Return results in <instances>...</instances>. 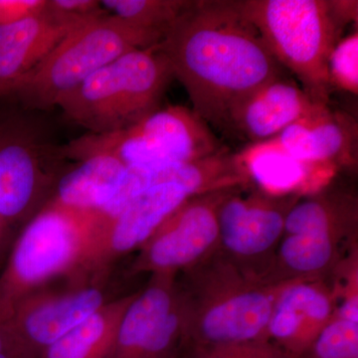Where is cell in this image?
Segmentation results:
<instances>
[{
    "label": "cell",
    "instance_id": "cell-1",
    "mask_svg": "<svg viewBox=\"0 0 358 358\" xmlns=\"http://www.w3.org/2000/svg\"><path fill=\"white\" fill-rule=\"evenodd\" d=\"M159 50L207 124L228 129L233 108L282 74L239 0H192Z\"/></svg>",
    "mask_w": 358,
    "mask_h": 358
},
{
    "label": "cell",
    "instance_id": "cell-2",
    "mask_svg": "<svg viewBox=\"0 0 358 358\" xmlns=\"http://www.w3.org/2000/svg\"><path fill=\"white\" fill-rule=\"evenodd\" d=\"M291 282L250 277L216 250L178 275L185 310V348L268 341L275 301Z\"/></svg>",
    "mask_w": 358,
    "mask_h": 358
},
{
    "label": "cell",
    "instance_id": "cell-3",
    "mask_svg": "<svg viewBox=\"0 0 358 358\" xmlns=\"http://www.w3.org/2000/svg\"><path fill=\"white\" fill-rule=\"evenodd\" d=\"M174 79L159 44L120 56L57 103L63 115L90 134L129 128L160 109Z\"/></svg>",
    "mask_w": 358,
    "mask_h": 358
},
{
    "label": "cell",
    "instance_id": "cell-4",
    "mask_svg": "<svg viewBox=\"0 0 358 358\" xmlns=\"http://www.w3.org/2000/svg\"><path fill=\"white\" fill-rule=\"evenodd\" d=\"M240 7L282 67L313 102L329 105V60L345 26L329 0H239Z\"/></svg>",
    "mask_w": 358,
    "mask_h": 358
},
{
    "label": "cell",
    "instance_id": "cell-5",
    "mask_svg": "<svg viewBox=\"0 0 358 358\" xmlns=\"http://www.w3.org/2000/svg\"><path fill=\"white\" fill-rule=\"evenodd\" d=\"M162 34L108 14L73 30L3 98L31 110L55 107L60 99L120 56L159 43ZM1 99V98H0Z\"/></svg>",
    "mask_w": 358,
    "mask_h": 358
},
{
    "label": "cell",
    "instance_id": "cell-6",
    "mask_svg": "<svg viewBox=\"0 0 358 358\" xmlns=\"http://www.w3.org/2000/svg\"><path fill=\"white\" fill-rule=\"evenodd\" d=\"M91 224L92 212L49 202L17 233L0 273V322L28 294L74 272Z\"/></svg>",
    "mask_w": 358,
    "mask_h": 358
},
{
    "label": "cell",
    "instance_id": "cell-7",
    "mask_svg": "<svg viewBox=\"0 0 358 358\" xmlns=\"http://www.w3.org/2000/svg\"><path fill=\"white\" fill-rule=\"evenodd\" d=\"M218 138L193 110L160 108L134 126L108 134H86L65 145L66 157L80 162L109 155L128 167H160L218 154Z\"/></svg>",
    "mask_w": 358,
    "mask_h": 358
},
{
    "label": "cell",
    "instance_id": "cell-8",
    "mask_svg": "<svg viewBox=\"0 0 358 358\" xmlns=\"http://www.w3.org/2000/svg\"><path fill=\"white\" fill-rule=\"evenodd\" d=\"M58 148L20 115L0 114V216L15 232L50 202L61 174Z\"/></svg>",
    "mask_w": 358,
    "mask_h": 358
},
{
    "label": "cell",
    "instance_id": "cell-9",
    "mask_svg": "<svg viewBox=\"0 0 358 358\" xmlns=\"http://www.w3.org/2000/svg\"><path fill=\"white\" fill-rule=\"evenodd\" d=\"M301 199L271 194L253 182L233 187L219 208L217 251L245 274L267 282L287 216Z\"/></svg>",
    "mask_w": 358,
    "mask_h": 358
},
{
    "label": "cell",
    "instance_id": "cell-10",
    "mask_svg": "<svg viewBox=\"0 0 358 358\" xmlns=\"http://www.w3.org/2000/svg\"><path fill=\"white\" fill-rule=\"evenodd\" d=\"M32 292L4 322L22 358H40L45 350L81 324L113 296L110 275L61 278Z\"/></svg>",
    "mask_w": 358,
    "mask_h": 358
},
{
    "label": "cell",
    "instance_id": "cell-11",
    "mask_svg": "<svg viewBox=\"0 0 358 358\" xmlns=\"http://www.w3.org/2000/svg\"><path fill=\"white\" fill-rule=\"evenodd\" d=\"M192 197L182 186L164 183L138 193L110 217H100L92 212L89 240L71 275L92 277L112 274L117 260L138 251L155 230Z\"/></svg>",
    "mask_w": 358,
    "mask_h": 358
},
{
    "label": "cell",
    "instance_id": "cell-12",
    "mask_svg": "<svg viewBox=\"0 0 358 358\" xmlns=\"http://www.w3.org/2000/svg\"><path fill=\"white\" fill-rule=\"evenodd\" d=\"M232 188L186 200L138 250L127 275H178L213 254L219 243V208Z\"/></svg>",
    "mask_w": 358,
    "mask_h": 358
},
{
    "label": "cell",
    "instance_id": "cell-13",
    "mask_svg": "<svg viewBox=\"0 0 358 358\" xmlns=\"http://www.w3.org/2000/svg\"><path fill=\"white\" fill-rule=\"evenodd\" d=\"M185 341L178 275H152L127 308L108 358H179Z\"/></svg>",
    "mask_w": 358,
    "mask_h": 358
},
{
    "label": "cell",
    "instance_id": "cell-14",
    "mask_svg": "<svg viewBox=\"0 0 358 358\" xmlns=\"http://www.w3.org/2000/svg\"><path fill=\"white\" fill-rule=\"evenodd\" d=\"M336 294L326 279L296 280L282 289L268 320L267 338L300 358L333 317Z\"/></svg>",
    "mask_w": 358,
    "mask_h": 358
},
{
    "label": "cell",
    "instance_id": "cell-15",
    "mask_svg": "<svg viewBox=\"0 0 358 358\" xmlns=\"http://www.w3.org/2000/svg\"><path fill=\"white\" fill-rule=\"evenodd\" d=\"M237 155L252 182L275 195L305 197L322 192L339 169L329 162L299 159L275 138L251 143Z\"/></svg>",
    "mask_w": 358,
    "mask_h": 358
},
{
    "label": "cell",
    "instance_id": "cell-16",
    "mask_svg": "<svg viewBox=\"0 0 358 358\" xmlns=\"http://www.w3.org/2000/svg\"><path fill=\"white\" fill-rule=\"evenodd\" d=\"M315 105L300 85L281 75L257 88L233 108L228 129L241 134L252 143L271 140Z\"/></svg>",
    "mask_w": 358,
    "mask_h": 358
},
{
    "label": "cell",
    "instance_id": "cell-17",
    "mask_svg": "<svg viewBox=\"0 0 358 358\" xmlns=\"http://www.w3.org/2000/svg\"><path fill=\"white\" fill-rule=\"evenodd\" d=\"M83 25L61 20L47 4L38 14L0 25V98L37 67L70 32Z\"/></svg>",
    "mask_w": 358,
    "mask_h": 358
},
{
    "label": "cell",
    "instance_id": "cell-18",
    "mask_svg": "<svg viewBox=\"0 0 358 358\" xmlns=\"http://www.w3.org/2000/svg\"><path fill=\"white\" fill-rule=\"evenodd\" d=\"M275 138L289 154L308 162L339 167L353 164L357 157V122L329 105L317 103Z\"/></svg>",
    "mask_w": 358,
    "mask_h": 358
},
{
    "label": "cell",
    "instance_id": "cell-19",
    "mask_svg": "<svg viewBox=\"0 0 358 358\" xmlns=\"http://www.w3.org/2000/svg\"><path fill=\"white\" fill-rule=\"evenodd\" d=\"M251 182L238 155L222 150L204 159L160 167H129L128 188L133 195L148 187L176 183L193 196Z\"/></svg>",
    "mask_w": 358,
    "mask_h": 358
},
{
    "label": "cell",
    "instance_id": "cell-20",
    "mask_svg": "<svg viewBox=\"0 0 358 358\" xmlns=\"http://www.w3.org/2000/svg\"><path fill=\"white\" fill-rule=\"evenodd\" d=\"M357 248L355 241L327 233L284 235L275 254L267 282L326 279Z\"/></svg>",
    "mask_w": 358,
    "mask_h": 358
},
{
    "label": "cell",
    "instance_id": "cell-21",
    "mask_svg": "<svg viewBox=\"0 0 358 358\" xmlns=\"http://www.w3.org/2000/svg\"><path fill=\"white\" fill-rule=\"evenodd\" d=\"M129 167L109 155H93L59 176L52 203L73 210L101 211L114 199Z\"/></svg>",
    "mask_w": 358,
    "mask_h": 358
},
{
    "label": "cell",
    "instance_id": "cell-22",
    "mask_svg": "<svg viewBox=\"0 0 358 358\" xmlns=\"http://www.w3.org/2000/svg\"><path fill=\"white\" fill-rule=\"evenodd\" d=\"M358 205L355 196L322 192L301 197L287 216L284 235L327 233L355 241Z\"/></svg>",
    "mask_w": 358,
    "mask_h": 358
},
{
    "label": "cell",
    "instance_id": "cell-23",
    "mask_svg": "<svg viewBox=\"0 0 358 358\" xmlns=\"http://www.w3.org/2000/svg\"><path fill=\"white\" fill-rule=\"evenodd\" d=\"M136 292L108 301L49 346L40 358H108L117 329Z\"/></svg>",
    "mask_w": 358,
    "mask_h": 358
},
{
    "label": "cell",
    "instance_id": "cell-24",
    "mask_svg": "<svg viewBox=\"0 0 358 358\" xmlns=\"http://www.w3.org/2000/svg\"><path fill=\"white\" fill-rule=\"evenodd\" d=\"M192 0H103L106 10L129 24L164 33L192 6Z\"/></svg>",
    "mask_w": 358,
    "mask_h": 358
},
{
    "label": "cell",
    "instance_id": "cell-25",
    "mask_svg": "<svg viewBox=\"0 0 358 358\" xmlns=\"http://www.w3.org/2000/svg\"><path fill=\"white\" fill-rule=\"evenodd\" d=\"M300 358H358V322L333 315Z\"/></svg>",
    "mask_w": 358,
    "mask_h": 358
},
{
    "label": "cell",
    "instance_id": "cell-26",
    "mask_svg": "<svg viewBox=\"0 0 358 358\" xmlns=\"http://www.w3.org/2000/svg\"><path fill=\"white\" fill-rule=\"evenodd\" d=\"M179 358H292L270 341L214 345H189Z\"/></svg>",
    "mask_w": 358,
    "mask_h": 358
},
{
    "label": "cell",
    "instance_id": "cell-27",
    "mask_svg": "<svg viewBox=\"0 0 358 358\" xmlns=\"http://www.w3.org/2000/svg\"><path fill=\"white\" fill-rule=\"evenodd\" d=\"M329 77L331 87L357 95V31L343 37L334 47L329 60Z\"/></svg>",
    "mask_w": 358,
    "mask_h": 358
},
{
    "label": "cell",
    "instance_id": "cell-28",
    "mask_svg": "<svg viewBox=\"0 0 358 358\" xmlns=\"http://www.w3.org/2000/svg\"><path fill=\"white\" fill-rule=\"evenodd\" d=\"M47 7L61 20L86 24L110 14L96 0H47Z\"/></svg>",
    "mask_w": 358,
    "mask_h": 358
},
{
    "label": "cell",
    "instance_id": "cell-29",
    "mask_svg": "<svg viewBox=\"0 0 358 358\" xmlns=\"http://www.w3.org/2000/svg\"><path fill=\"white\" fill-rule=\"evenodd\" d=\"M47 0H0V25L25 20L43 11Z\"/></svg>",
    "mask_w": 358,
    "mask_h": 358
},
{
    "label": "cell",
    "instance_id": "cell-30",
    "mask_svg": "<svg viewBox=\"0 0 358 358\" xmlns=\"http://www.w3.org/2000/svg\"><path fill=\"white\" fill-rule=\"evenodd\" d=\"M334 15L343 25L357 23L358 2L353 0H329Z\"/></svg>",
    "mask_w": 358,
    "mask_h": 358
},
{
    "label": "cell",
    "instance_id": "cell-31",
    "mask_svg": "<svg viewBox=\"0 0 358 358\" xmlns=\"http://www.w3.org/2000/svg\"><path fill=\"white\" fill-rule=\"evenodd\" d=\"M17 232L0 216V270L3 268Z\"/></svg>",
    "mask_w": 358,
    "mask_h": 358
},
{
    "label": "cell",
    "instance_id": "cell-32",
    "mask_svg": "<svg viewBox=\"0 0 358 358\" xmlns=\"http://www.w3.org/2000/svg\"><path fill=\"white\" fill-rule=\"evenodd\" d=\"M0 358H22L2 322H0Z\"/></svg>",
    "mask_w": 358,
    "mask_h": 358
}]
</instances>
